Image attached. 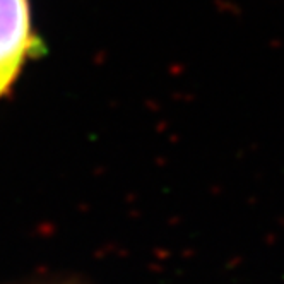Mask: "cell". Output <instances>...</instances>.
Listing matches in <instances>:
<instances>
[{
	"mask_svg": "<svg viewBox=\"0 0 284 284\" xmlns=\"http://www.w3.org/2000/svg\"><path fill=\"white\" fill-rule=\"evenodd\" d=\"M30 45L28 0H0V96L19 72Z\"/></svg>",
	"mask_w": 284,
	"mask_h": 284,
	"instance_id": "6da1fadb",
	"label": "cell"
}]
</instances>
